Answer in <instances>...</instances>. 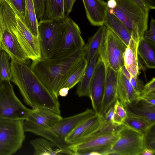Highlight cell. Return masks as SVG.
<instances>
[{"instance_id":"cell-1","label":"cell","mask_w":155,"mask_h":155,"mask_svg":"<svg viewBox=\"0 0 155 155\" xmlns=\"http://www.w3.org/2000/svg\"><path fill=\"white\" fill-rule=\"evenodd\" d=\"M10 80L18 87L25 102L32 109L44 108L60 114L58 98L40 80L27 62L11 59Z\"/></svg>"},{"instance_id":"cell-2","label":"cell","mask_w":155,"mask_h":155,"mask_svg":"<svg viewBox=\"0 0 155 155\" xmlns=\"http://www.w3.org/2000/svg\"><path fill=\"white\" fill-rule=\"evenodd\" d=\"M84 46L65 57L32 61L30 67L40 80L56 97L70 74L85 58Z\"/></svg>"},{"instance_id":"cell-3","label":"cell","mask_w":155,"mask_h":155,"mask_svg":"<svg viewBox=\"0 0 155 155\" xmlns=\"http://www.w3.org/2000/svg\"><path fill=\"white\" fill-rule=\"evenodd\" d=\"M0 19L4 28L14 37L29 59L41 58L38 38L31 34L23 18L9 4L0 6Z\"/></svg>"},{"instance_id":"cell-4","label":"cell","mask_w":155,"mask_h":155,"mask_svg":"<svg viewBox=\"0 0 155 155\" xmlns=\"http://www.w3.org/2000/svg\"><path fill=\"white\" fill-rule=\"evenodd\" d=\"M96 113L93 109L87 108L80 114L62 118L52 126L46 128H35L28 132L39 135L55 143L63 151L64 154L74 155L68 148L65 139L69 134L81 122Z\"/></svg>"},{"instance_id":"cell-5","label":"cell","mask_w":155,"mask_h":155,"mask_svg":"<svg viewBox=\"0 0 155 155\" xmlns=\"http://www.w3.org/2000/svg\"><path fill=\"white\" fill-rule=\"evenodd\" d=\"M114 9L107 7L110 14L114 15L125 25L132 39L138 43L147 28L148 13L133 0H115Z\"/></svg>"},{"instance_id":"cell-6","label":"cell","mask_w":155,"mask_h":155,"mask_svg":"<svg viewBox=\"0 0 155 155\" xmlns=\"http://www.w3.org/2000/svg\"><path fill=\"white\" fill-rule=\"evenodd\" d=\"M119 137L117 130H102L79 142L69 145L68 148L75 155H88L93 151L98 152L101 155H107Z\"/></svg>"},{"instance_id":"cell-7","label":"cell","mask_w":155,"mask_h":155,"mask_svg":"<svg viewBox=\"0 0 155 155\" xmlns=\"http://www.w3.org/2000/svg\"><path fill=\"white\" fill-rule=\"evenodd\" d=\"M23 120L0 119V155H12L21 147L25 138Z\"/></svg>"},{"instance_id":"cell-8","label":"cell","mask_w":155,"mask_h":155,"mask_svg":"<svg viewBox=\"0 0 155 155\" xmlns=\"http://www.w3.org/2000/svg\"><path fill=\"white\" fill-rule=\"evenodd\" d=\"M64 28L63 20H41L38 22L41 58H51L58 45Z\"/></svg>"},{"instance_id":"cell-9","label":"cell","mask_w":155,"mask_h":155,"mask_svg":"<svg viewBox=\"0 0 155 155\" xmlns=\"http://www.w3.org/2000/svg\"><path fill=\"white\" fill-rule=\"evenodd\" d=\"M30 109L16 96L10 81L0 85V119L25 120Z\"/></svg>"},{"instance_id":"cell-10","label":"cell","mask_w":155,"mask_h":155,"mask_svg":"<svg viewBox=\"0 0 155 155\" xmlns=\"http://www.w3.org/2000/svg\"><path fill=\"white\" fill-rule=\"evenodd\" d=\"M63 21L64 28L63 34L55 51L51 58L67 56L85 45L78 25L69 15L65 16Z\"/></svg>"},{"instance_id":"cell-11","label":"cell","mask_w":155,"mask_h":155,"mask_svg":"<svg viewBox=\"0 0 155 155\" xmlns=\"http://www.w3.org/2000/svg\"><path fill=\"white\" fill-rule=\"evenodd\" d=\"M122 125L117 130L119 138L110 151L117 155H141L145 148L143 134Z\"/></svg>"},{"instance_id":"cell-12","label":"cell","mask_w":155,"mask_h":155,"mask_svg":"<svg viewBox=\"0 0 155 155\" xmlns=\"http://www.w3.org/2000/svg\"><path fill=\"white\" fill-rule=\"evenodd\" d=\"M127 47L118 37L107 28L105 40L99 54L107 64L118 72L124 66V54Z\"/></svg>"},{"instance_id":"cell-13","label":"cell","mask_w":155,"mask_h":155,"mask_svg":"<svg viewBox=\"0 0 155 155\" xmlns=\"http://www.w3.org/2000/svg\"><path fill=\"white\" fill-rule=\"evenodd\" d=\"M106 73V64L99 54L89 87V96L93 109L98 114L104 94Z\"/></svg>"},{"instance_id":"cell-14","label":"cell","mask_w":155,"mask_h":155,"mask_svg":"<svg viewBox=\"0 0 155 155\" xmlns=\"http://www.w3.org/2000/svg\"><path fill=\"white\" fill-rule=\"evenodd\" d=\"M106 127L104 117L96 113L80 123L67 136L65 141L69 145L78 143Z\"/></svg>"},{"instance_id":"cell-15","label":"cell","mask_w":155,"mask_h":155,"mask_svg":"<svg viewBox=\"0 0 155 155\" xmlns=\"http://www.w3.org/2000/svg\"><path fill=\"white\" fill-rule=\"evenodd\" d=\"M62 117L60 114L44 108L30 109L23 124L25 132L35 128L50 127Z\"/></svg>"},{"instance_id":"cell-16","label":"cell","mask_w":155,"mask_h":155,"mask_svg":"<svg viewBox=\"0 0 155 155\" xmlns=\"http://www.w3.org/2000/svg\"><path fill=\"white\" fill-rule=\"evenodd\" d=\"M106 64V77L102 102L98 114L104 116L108 110L118 99L117 95L118 72Z\"/></svg>"},{"instance_id":"cell-17","label":"cell","mask_w":155,"mask_h":155,"mask_svg":"<svg viewBox=\"0 0 155 155\" xmlns=\"http://www.w3.org/2000/svg\"><path fill=\"white\" fill-rule=\"evenodd\" d=\"M87 18L95 26L104 25L107 8L104 0H82Z\"/></svg>"},{"instance_id":"cell-18","label":"cell","mask_w":155,"mask_h":155,"mask_svg":"<svg viewBox=\"0 0 155 155\" xmlns=\"http://www.w3.org/2000/svg\"><path fill=\"white\" fill-rule=\"evenodd\" d=\"M1 48L2 50L7 53L11 59L22 62H27L29 59L15 38L11 33L4 28Z\"/></svg>"},{"instance_id":"cell-19","label":"cell","mask_w":155,"mask_h":155,"mask_svg":"<svg viewBox=\"0 0 155 155\" xmlns=\"http://www.w3.org/2000/svg\"><path fill=\"white\" fill-rule=\"evenodd\" d=\"M104 25L118 37L127 46L134 40L125 25L114 15L109 13L107 8Z\"/></svg>"},{"instance_id":"cell-20","label":"cell","mask_w":155,"mask_h":155,"mask_svg":"<svg viewBox=\"0 0 155 155\" xmlns=\"http://www.w3.org/2000/svg\"><path fill=\"white\" fill-rule=\"evenodd\" d=\"M117 95L118 99L123 104L136 102L140 96L120 71L118 72Z\"/></svg>"},{"instance_id":"cell-21","label":"cell","mask_w":155,"mask_h":155,"mask_svg":"<svg viewBox=\"0 0 155 155\" xmlns=\"http://www.w3.org/2000/svg\"><path fill=\"white\" fill-rule=\"evenodd\" d=\"M138 44L132 41L127 46L124 54V66L134 78L138 77L140 69L137 52Z\"/></svg>"},{"instance_id":"cell-22","label":"cell","mask_w":155,"mask_h":155,"mask_svg":"<svg viewBox=\"0 0 155 155\" xmlns=\"http://www.w3.org/2000/svg\"><path fill=\"white\" fill-rule=\"evenodd\" d=\"M123 104L127 114L155 124V106L145 105L138 100L132 103H125Z\"/></svg>"},{"instance_id":"cell-23","label":"cell","mask_w":155,"mask_h":155,"mask_svg":"<svg viewBox=\"0 0 155 155\" xmlns=\"http://www.w3.org/2000/svg\"><path fill=\"white\" fill-rule=\"evenodd\" d=\"M99 55L97 53L87 62L83 74L78 83L76 94L79 97L89 96V87L95 66Z\"/></svg>"},{"instance_id":"cell-24","label":"cell","mask_w":155,"mask_h":155,"mask_svg":"<svg viewBox=\"0 0 155 155\" xmlns=\"http://www.w3.org/2000/svg\"><path fill=\"white\" fill-rule=\"evenodd\" d=\"M107 27L104 25L100 26L94 35L89 38L84 48L87 62L97 52H99L104 43Z\"/></svg>"},{"instance_id":"cell-25","label":"cell","mask_w":155,"mask_h":155,"mask_svg":"<svg viewBox=\"0 0 155 155\" xmlns=\"http://www.w3.org/2000/svg\"><path fill=\"white\" fill-rule=\"evenodd\" d=\"M137 52L147 67L155 68V42L145 39L140 38L138 43Z\"/></svg>"},{"instance_id":"cell-26","label":"cell","mask_w":155,"mask_h":155,"mask_svg":"<svg viewBox=\"0 0 155 155\" xmlns=\"http://www.w3.org/2000/svg\"><path fill=\"white\" fill-rule=\"evenodd\" d=\"M45 11L42 20L63 21L66 16L65 0H45Z\"/></svg>"},{"instance_id":"cell-27","label":"cell","mask_w":155,"mask_h":155,"mask_svg":"<svg viewBox=\"0 0 155 155\" xmlns=\"http://www.w3.org/2000/svg\"><path fill=\"white\" fill-rule=\"evenodd\" d=\"M34 155H58L64 154L62 150L54 143L44 138H39L31 140Z\"/></svg>"},{"instance_id":"cell-28","label":"cell","mask_w":155,"mask_h":155,"mask_svg":"<svg viewBox=\"0 0 155 155\" xmlns=\"http://www.w3.org/2000/svg\"><path fill=\"white\" fill-rule=\"evenodd\" d=\"M25 10L24 22L26 26L35 37L38 38V21L33 0H25Z\"/></svg>"},{"instance_id":"cell-29","label":"cell","mask_w":155,"mask_h":155,"mask_svg":"<svg viewBox=\"0 0 155 155\" xmlns=\"http://www.w3.org/2000/svg\"><path fill=\"white\" fill-rule=\"evenodd\" d=\"M155 124L151 123L144 119L127 114L123 125L144 134L153 125Z\"/></svg>"},{"instance_id":"cell-30","label":"cell","mask_w":155,"mask_h":155,"mask_svg":"<svg viewBox=\"0 0 155 155\" xmlns=\"http://www.w3.org/2000/svg\"><path fill=\"white\" fill-rule=\"evenodd\" d=\"M87 64L85 58L82 59L67 78L61 87L72 88L81 80Z\"/></svg>"},{"instance_id":"cell-31","label":"cell","mask_w":155,"mask_h":155,"mask_svg":"<svg viewBox=\"0 0 155 155\" xmlns=\"http://www.w3.org/2000/svg\"><path fill=\"white\" fill-rule=\"evenodd\" d=\"M10 57L4 50L0 51V78L2 81H10L12 77Z\"/></svg>"},{"instance_id":"cell-32","label":"cell","mask_w":155,"mask_h":155,"mask_svg":"<svg viewBox=\"0 0 155 155\" xmlns=\"http://www.w3.org/2000/svg\"><path fill=\"white\" fill-rule=\"evenodd\" d=\"M115 119L118 127L122 125L127 116V113L123 104L117 99L114 105Z\"/></svg>"},{"instance_id":"cell-33","label":"cell","mask_w":155,"mask_h":155,"mask_svg":"<svg viewBox=\"0 0 155 155\" xmlns=\"http://www.w3.org/2000/svg\"><path fill=\"white\" fill-rule=\"evenodd\" d=\"M120 71L128 80L136 92L140 95L144 87L143 81L138 79V77L134 78L132 77L124 66L121 68Z\"/></svg>"},{"instance_id":"cell-34","label":"cell","mask_w":155,"mask_h":155,"mask_svg":"<svg viewBox=\"0 0 155 155\" xmlns=\"http://www.w3.org/2000/svg\"><path fill=\"white\" fill-rule=\"evenodd\" d=\"M155 124L153 125L143 134L145 148L153 150H155Z\"/></svg>"},{"instance_id":"cell-35","label":"cell","mask_w":155,"mask_h":155,"mask_svg":"<svg viewBox=\"0 0 155 155\" xmlns=\"http://www.w3.org/2000/svg\"><path fill=\"white\" fill-rule=\"evenodd\" d=\"M24 18L25 10V0H5Z\"/></svg>"},{"instance_id":"cell-36","label":"cell","mask_w":155,"mask_h":155,"mask_svg":"<svg viewBox=\"0 0 155 155\" xmlns=\"http://www.w3.org/2000/svg\"><path fill=\"white\" fill-rule=\"evenodd\" d=\"M104 117L107 123V129H114V127H118L115 119L114 106L108 110Z\"/></svg>"},{"instance_id":"cell-37","label":"cell","mask_w":155,"mask_h":155,"mask_svg":"<svg viewBox=\"0 0 155 155\" xmlns=\"http://www.w3.org/2000/svg\"><path fill=\"white\" fill-rule=\"evenodd\" d=\"M137 100L145 105L155 106V92L141 94Z\"/></svg>"},{"instance_id":"cell-38","label":"cell","mask_w":155,"mask_h":155,"mask_svg":"<svg viewBox=\"0 0 155 155\" xmlns=\"http://www.w3.org/2000/svg\"><path fill=\"white\" fill-rule=\"evenodd\" d=\"M38 21L41 20L45 11V0H33Z\"/></svg>"},{"instance_id":"cell-39","label":"cell","mask_w":155,"mask_h":155,"mask_svg":"<svg viewBox=\"0 0 155 155\" xmlns=\"http://www.w3.org/2000/svg\"><path fill=\"white\" fill-rule=\"evenodd\" d=\"M143 37L146 39L155 42V20L153 18H151L150 29L145 31Z\"/></svg>"},{"instance_id":"cell-40","label":"cell","mask_w":155,"mask_h":155,"mask_svg":"<svg viewBox=\"0 0 155 155\" xmlns=\"http://www.w3.org/2000/svg\"><path fill=\"white\" fill-rule=\"evenodd\" d=\"M155 92V78H153L149 82L144 86L140 94H146Z\"/></svg>"},{"instance_id":"cell-41","label":"cell","mask_w":155,"mask_h":155,"mask_svg":"<svg viewBox=\"0 0 155 155\" xmlns=\"http://www.w3.org/2000/svg\"><path fill=\"white\" fill-rule=\"evenodd\" d=\"M76 0H65V10L66 16L69 15L72 11L74 3Z\"/></svg>"},{"instance_id":"cell-42","label":"cell","mask_w":155,"mask_h":155,"mask_svg":"<svg viewBox=\"0 0 155 155\" xmlns=\"http://www.w3.org/2000/svg\"><path fill=\"white\" fill-rule=\"evenodd\" d=\"M139 4L143 9L147 13L151 10L149 6L143 0H133Z\"/></svg>"},{"instance_id":"cell-43","label":"cell","mask_w":155,"mask_h":155,"mask_svg":"<svg viewBox=\"0 0 155 155\" xmlns=\"http://www.w3.org/2000/svg\"><path fill=\"white\" fill-rule=\"evenodd\" d=\"M70 89L68 87H62L61 88L58 92L59 96H61L62 97H65L66 96L68 92Z\"/></svg>"},{"instance_id":"cell-44","label":"cell","mask_w":155,"mask_h":155,"mask_svg":"<svg viewBox=\"0 0 155 155\" xmlns=\"http://www.w3.org/2000/svg\"><path fill=\"white\" fill-rule=\"evenodd\" d=\"M155 150L145 148L141 153V155H153L154 154Z\"/></svg>"},{"instance_id":"cell-45","label":"cell","mask_w":155,"mask_h":155,"mask_svg":"<svg viewBox=\"0 0 155 155\" xmlns=\"http://www.w3.org/2000/svg\"><path fill=\"white\" fill-rule=\"evenodd\" d=\"M150 7L151 10L155 8V0H143Z\"/></svg>"},{"instance_id":"cell-46","label":"cell","mask_w":155,"mask_h":155,"mask_svg":"<svg viewBox=\"0 0 155 155\" xmlns=\"http://www.w3.org/2000/svg\"><path fill=\"white\" fill-rule=\"evenodd\" d=\"M107 4V7L112 9L114 8L117 4L115 0H108Z\"/></svg>"},{"instance_id":"cell-47","label":"cell","mask_w":155,"mask_h":155,"mask_svg":"<svg viewBox=\"0 0 155 155\" xmlns=\"http://www.w3.org/2000/svg\"><path fill=\"white\" fill-rule=\"evenodd\" d=\"M4 31V28L0 19V51L2 50L1 48V43Z\"/></svg>"},{"instance_id":"cell-48","label":"cell","mask_w":155,"mask_h":155,"mask_svg":"<svg viewBox=\"0 0 155 155\" xmlns=\"http://www.w3.org/2000/svg\"><path fill=\"white\" fill-rule=\"evenodd\" d=\"M2 81L1 79L0 78V85L2 82Z\"/></svg>"},{"instance_id":"cell-49","label":"cell","mask_w":155,"mask_h":155,"mask_svg":"<svg viewBox=\"0 0 155 155\" xmlns=\"http://www.w3.org/2000/svg\"><path fill=\"white\" fill-rule=\"evenodd\" d=\"M2 0H0V2L2 1Z\"/></svg>"}]
</instances>
